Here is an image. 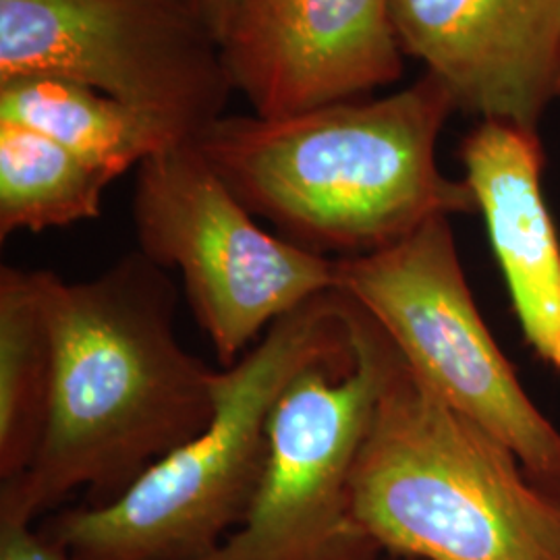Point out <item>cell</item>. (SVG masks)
Returning <instances> with one entry per match:
<instances>
[{"label":"cell","instance_id":"obj_3","mask_svg":"<svg viewBox=\"0 0 560 560\" xmlns=\"http://www.w3.org/2000/svg\"><path fill=\"white\" fill-rule=\"evenodd\" d=\"M347 303L330 291L275 322L233 368L219 370L214 416L154 463L120 499L42 521L78 560H203L247 517L282 393L312 368L349 370Z\"/></svg>","mask_w":560,"mask_h":560},{"label":"cell","instance_id":"obj_12","mask_svg":"<svg viewBox=\"0 0 560 560\" xmlns=\"http://www.w3.org/2000/svg\"><path fill=\"white\" fill-rule=\"evenodd\" d=\"M0 120L59 141L110 180L189 140L175 125L90 85L44 75L0 81Z\"/></svg>","mask_w":560,"mask_h":560},{"label":"cell","instance_id":"obj_15","mask_svg":"<svg viewBox=\"0 0 560 560\" xmlns=\"http://www.w3.org/2000/svg\"><path fill=\"white\" fill-rule=\"evenodd\" d=\"M0 560H78L30 521L0 515Z\"/></svg>","mask_w":560,"mask_h":560},{"label":"cell","instance_id":"obj_10","mask_svg":"<svg viewBox=\"0 0 560 560\" xmlns=\"http://www.w3.org/2000/svg\"><path fill=\"white\" fill-rule=\"evenodd\" d=\"M390 15L455 108L538 131L557 101L560 0H390Z\"/></svg>","mask_w":560,"mask_h":560},{"label":"cell","instance_id":"obj_5","mask_svg":"<svg viewBox=\"0 0 560 560\" xmlns=\"http://www.w3.org/2000/svg\"><path fill=\"white\" fill-rule=\"evenodd\" d=\"M335 291L381 326L402 361L560 501V432L529 399L469 291L448 217L378 252L337 258Z\"/></svg>","mask_w":560,"mask_h":560},{"label":"cell","instance_id":"obj_17","mask_svg":"<svg viewBox=\"0 0 560 560\" xmlns=\"http://www.w3.org/2000/svg\"><path fill=\"white\" fill-rule=\"evenodd\" d=\"M378 560H411V559H402V557H395V555H386V552H384V555H382L381 559Z\"/></svg>","mask_w":560,"mask_h":560},{"label":"cell","instance_id":"obj_2","mask_svg":"<svg viewBox=\"0 0 560 560\" xmlns=\"http://www.w3.org/2000/svg\"><path fill=\"white\" fill-rule=\"evenodd\" d=\"M455 110L425 73L381 101H342L289 117H224L191 143L241 203L326 258H355L436 217L478 212L471 187L436 162Z\"/></svg>","mask_w":560,"mask_h":560},{"label":"cell","instance_id":"obj_16","mask_svg":"<svg viewBox=\"0 0 560 560\" xmlns=\"http://www.w3.org/2000/svg\"><path fill=\"white\" fill-rule=\"evenodd\" d=\"M206 21L212 25L217 36L221 38L226 23L231 20L233 11L237 9L241 0H191Z\"/></svg>","mask_w":560,"mask_h":560},{"label":"cell","instance_id":"obj_7","mask_svg":"<svg viewBox=\"0 0 560 560\" xmlns=\"http://www.w3.org/2000/svg\"><path fill=\"white\" fill-rule=\"evenodd\" d=\"M345 303L353 365L312 368L282 393L249 513L203 560H378L384 555L353 517L351 474L393 345L355 301L345 298Z\"/></svg>","mask_w":560,"mask_h":560},{"label":"cell","instance_id":"obj_8","mask_svg":"<svg viewBox=\"0 0 560 560\" xmlns=\"http://www.w3.org/2000/svg\"><path fill=\"white\" fill-rule=\"evenodd\" d=\"M32 75L90 85L189 140L235 90L191 0H0V81Z\"/></svg>","mask_w":560,"mask_h":560},{"label":"cell","instance_id":"obj_11","mask_svg":"<svg viewBox=\"0 0 560 560\" xmlns=\"http://www.w3.org/2000/svg\"><path fill=\"white\" fill-rule=\"evenodd\" d=\"M459 159L523 337L560 376V237L541 187L540 136L480 120L460 141Z\"/></svg>","mask_w":560,"mask_h":560},{"label":"cell","instance_id":"obj_18","mask_svg":"<svg viewBox=\"0 0 560 560\" xmlns=\"http://www.w3.org/2000/svg\"><path fill=\"white\" fill-rule=\"evenodd\" d=\"M557 101H560V75H559V85H557Z\"/></svg>","mask_w":560,"mask_h":560},{"label":"cell","instance_id":"obj_13","mask_svg":"<svg viewBox=\"0 0 560 560\" xmlns=\"http://www.w3.org/2000/svg\"><path fill=\"white\" fill-rule=\"evenodd\" d=\"M55 342L38 270L0 268V483L38 457L52 400Z\"/></svg>","mask_w":560,"mask_h":560},{"label":"cell","instance_id":"obj_14","mask_svg":"<svg viewBox=\"0 0 560 560\" xmlns=\"http://www.w3.org/2000/svg\"><path fill=\"white\" fill-rule=\"evenodd\" d=\"M110 183L59 141L0 120V240L98 219Z\"/></svg>","mask_w":560,"mask_h":560},{"label":"cell","instance_id":"obj_4","mask_svg":"<svg viewBox=\"0 0 560 560\" xmlns=\"http://www.w3.org/2000/svg\"><path fill=\"white\" fill-rule=\"evenodd\" d=\"M351 509L382 552L402 559L560 560L559 499L395 347L353 465Z\"/></svg>","mask_w":560,"mask_h":560},{"label":"cell","instance_id":"obj_6","mask_svg":"<svg viewBox=\"0 0 560 560\" xmlns=\"http://www.w3.org/2000/svg\"><path fill=\"white\" fill-rule=\"evenodd\" d=\"M133 221L141 254L179 270L222 370L275 322L337 284L335 258L264 231L191 140L138 168Z\"/></svg>","mask_w":560,"mask_h":560},{"label":"cell","instance_id":"obj_9","mask_svg":"<svg viewBox=\"0 0 560 560\" xmlns=\"http://www.w3.org/2000/svg\"><path fill=\"white\" fill-rule=\"evenodd\" d=\"M221 48L233 88L268 119L355 101L402 71L390 0H241Z\"/></svg>","mask_w":560,"mask_h":560},{"label":"cell","instance_id":"obj_1","mask_svg":"<svg viewBox=\"0 0 560 560\" xmlns=\"http://www.w3.org/2000/svg\"><path fill=\"white\" fill-rule=\"evenodd\" d=\"M38 284L55 342L50 416L34 465L0 483V515L30 523L80 488L83 506L120 499L203 432L219 378L180 345L179 291L140 249L96 279L38 270Z\"/></svg>","mask_w":560,"mask_h":560}]
</instances>
